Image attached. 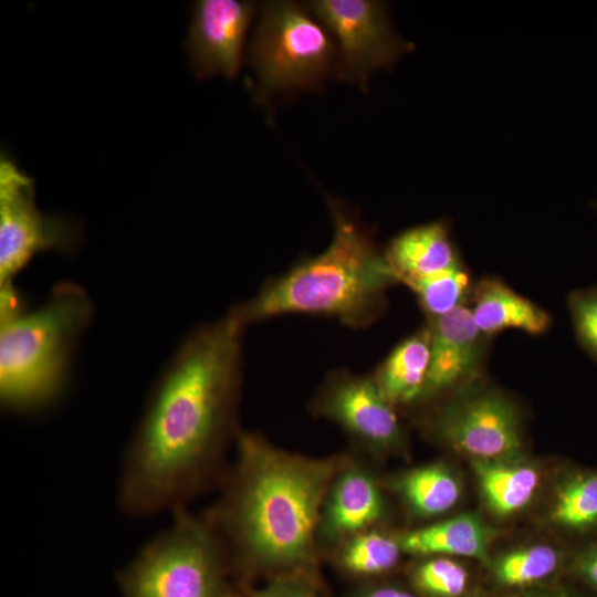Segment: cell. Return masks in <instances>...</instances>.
<instances>
[{
	"label": "cell",
	"mask_w": 597,
	"mask_h": 597,
	"mask_svg": "<svg viewBox=\"0 0 597 597\" xmlns=\"http://www.w3.org/2000/svg\"><path fill=\"white\" fill-rule=\"evenodd\" d=\"M244 325L230 312L188 335L151 387L126 447L117 503L132 517L185 509L235 432Z\"/></svg>",
	"instance_id": "cell-1"
},
{
	"label": "cell",
	"mask_w": 597,
	"mask_h": 597,
	"mask_svg": "<svg viewBox=\"0 0 597 597\" xmlns=\"http://www.w3.org/2000/svg\"><path fill=\"white\" fill-rule=\"evenodd\" d=\"M341 462L239 432L234 467L208 514L229 559L249 570L304 573L313 566L323 502Z\"/></svg>",
	"instance_id": "cell-2"
},
{
	"label": "cell",
	"mask_w": 597,
	"mask_h": 597,
	"mask_svg": "<svg viewBox=\"0 0 597 597\" xmlns=\"http://www.w3.org/2000/svg\"><path fill=\"white\" fill-rule=\"evenodd\" d=\"M328 206L334 223L329 245L233 306L229 312L244 326L279 315L312 314L363 328L384 314L386 293L398 283L385 252L342 203L329 199Z\"/></svg>",
	"instance_id": "cell-3"
},
{
	"label": "cell",
	"mask_w": 597,
	"mask_h": 597,
	"mask_svg": "<svg viewBox=\"0 0 597 597\" xmlns=\"http://www.w3.org/2000/svg\"><path fill=\"white\" fill-rule=\"evenodd\" d=\"M93 317L92 298L70 281L54 285L32 311L0 313V402L6 410L32 413L57 401Z\"/></svg>",
	"instance_id": "cell-4"
},
{
	"label": "cell",
	"mask_w": 597,
	"mask_h": 597,
	"mask_svg": "<svg viewBox=\"0 0 597 597\" xmlns=\"http://www.w3.org/2000/svg\"><path fill=\"white\" fill-rule=\"evenodd\" d=\"M119 570L124 597H238L228 580L230 562L208 515L175 511Z\"/></svg>",
	"instance_id": "cell-5"
},
{
	"label": "cell",
	"mask_w": 597,
	"mask_h": 597,
	"mask_svg": "<svg viewBox=\"0 0 597 597\" xmlns=\"http://www.w3.org/2000/svg\"><path fill=\"white\" fill-rule=\"evenodd\" d=\"M248 61L255 94L315 91L338 71V48L331 32L304 7L292 1L262 6Z\"/></svg>",
	"instance_id": "cell-6"
},
{
	"label": "cell",
	"mask_w": 597,
	"mask_h": 597,
	"mask_svg": "<svg viewBox=\"0 0 597 597\" xmlns=\"http://www.w3.org/2000/svg\"><path fill=\"white\" fill-rule=\"evenodd\" d=\"M81 237V226L73 218L40 210L34 179L1 151L0 291L14 287V277L35 254L45 251L72 253Z\"/></svg>",
	"instance_id": "cell-7"
},
{
	"label": "cell",
	"mask_w": 597,
	"mask_h": 597,
	"mask_svg": "<svg viewBox=\"0 0 597 597\" xmlns=\"http://www.w3.org/2000/svg\"><path fill=\"white\" fill-rule=\"evenodd\" d=\"M304 7L331 32L337 44V75L364 91L374 72L395 66L415 48L394 31L381 1L315 0Z\"/></svg>",
	"instance_id": "cell-8"
},
{
	"label": "cell",
	"mask_w": 597,
	"mask_h": 597,
	"mask_svg": "<svg viewBox=\"0 0 597 597\" xmlns=\"http://www.w3.org/2000/svg\"><path fill=\"white\" fill-rule=\"evenodd\" d=\"M433 423L441 440L472 460H513L522 449L520 412L494 389L463 391L439 411Z\"/></svg>",
	"instance_id": "cell-9"
},
{
	"label": "cell",
	"mask_w": 597,
	"mask_h": 597,
	"mask_svg": "<svg viewBox=\"0 0 597 597\" xmlns=\"http://www.w3.org/2000/svg\"><path fill=\"white\" fill-rule=\"evenodd\" d=\"M313 406L317 415L337 423L354 441L375 454L399 451L404 447L396 407L373 376L335 371L326 378Z\"/></svg>",
	"instance_id": "cell-10"
},
{
	"label": "cell",
	"mask_w": 597,
	"mask_h": 597,
	"mask_svg": "<svg viewBox=\"0 0 597 597\" xmlns=\"http://www.w3.org/2000/svg\"><path fill=\"white\" fill-rule=\"evenodd\" d=\"M256 6L250 1L200 0L193 8L187 38L191 67L198 78L237 77L243 45Z\"/></svg>",
	"instance_id": "cell-11"
},
{
	"label": "cell",
	"mask_w": 597,
	"mask_h": 597,
	"mask_svg": "<svg viewBox=\"0 0 597 597\" xmlns=\"http://www.w3.org/2000/svg\"><path fill=\"white\" fill-rule=\"evenodd\" d=\"M430 363L418 402L473 381L486 358L489 337L475 326L468 305L432 321Z\"/></svg>",
	"instance_id": "cell-12"
},
{
	"label": "cell",
	"mask_w": 597,
	"mask_h": 597,
	"mask_svg": "<svg viewBox=\"0 0 597 597\" xmlns=\"http://www.w3.org/2000/svg\"><path fill=\"white\" fill-rule=\"evenodd\" d=\"M385 513V501L374 476L359 463L342 460L325 495L317 540L339 544L371 528Z\"/></svg>",
	"instance_id": "cell-13"
},
{
	"label": "cell",
	"mask_w": 597,
	"mask_h": 597,
	"mask_svg": "<svg viewBox=\"0 0 597 597\" xmlns=\"http://www.w3.org/2000/svg\"><path fill=\"white\" fill-rule=\"evenodd\" d=\"M468 306L475 326L489 338L506 329L538 336L552 326L547 311L498 276H483L476 281Z\"/></svg>",
	"instance_id": "cell-14"
},
{
	"label": "cell",
	"mask_w": 597,
	"mask_h": 597,
	"mask_svg": "<svg viewBox=\"0 0 597 597\" xmlns=\"http://www.w3.org/2000/svg\"><path fill=\"white\" fill-rule=\"evenodd\" d=\"M384 252L396 280L405 285L462 261L444 219L404 230Z\"/></svg>",
	"instance_id": "cell-15"
},
{
	"label": "cell",
	"mask_w": 597,
	"mask_h": 597,
	"mask_svg": "<svg viewBox=\"0 0 597 597\" xmlns=\"http://www.w3.org/2000/svg\"><path fill=\"white\" fill-rule=\"evenodd\" d=\"M430 342L427 322L398 343L374 373L376 384L395 407L418 402L429 369Z\"/></svg>",
	"instance_id": "cell-16"
},
{
	"label": "cell",
	"mask_w": 597,
	"mask_h": 597,
	"mask_svg": "<svg viewBox=\"0 0 597 597\" xmlns=\"http://www.w3.org/2000/svg\"><path fill=\"white\" fill-rule=\"evenodd\" d=\"M402 553L484 558L489 531L474 514H461L398 536Z\"/></svg>",
	"instance_id": "cell-17"
},
{
	"label": "cell",
	"mask_w": 597,
	"mask_h": 597,
	"mask_svg": "<svg viewBox=\"0 0 597 597\" xmlns=\"http://www.w3.org/2000/svg\"><path fill=\"white\" fill-rule=\"evenodd\" d=\"M472 469L488 507L499 516L524 509L535 495L540 473L528 464L514 460H472Z\"/></svg>",
	"instance_id": "cell-18"
},
{
	"label": "cell",
	"mask_w": 597,
	"mask_h": 597,
	"mask_svg": "<svg viewBox=\"0 0 597 597\" xmlns=\"http://www.w3.org/2000/svg\"><path fill=\"white\" fill-rule=\"evenodd\" d=\"M392 486L410 512L433 517L451 510L461 495L455 475L444 465L433 463L410 469L397 475Z\"/></svg>",
	"instance_id": "cell-19"
},
{
	"label": "cell",
	"mask_w": 597,
	"mask_h": 597,
	"mask_svg": "<svg viewBox=\"0 0 597 597\" xmlns=\"http://www.w3.org/2000/svg\"><path fill=\"white\" fill-rule=\"evenodd\" d=\"M401 553L398 537L369 528L342 541L338 544L336 562L349 574L370 576L395 567Z\"/></svg>",
	"instance_id": "cell-20"
},
{
	"label": "cell",
	"mask_w": 597,
	"mask_h": 597,
	"mask_svg": "<svg viewBox=\"0 0 597 597\" xmlns=\"http://www.w3.org/2000/svg\"><path fill=\"white\" fill-rule=\"evenodd\" d=\"M417 296L427 321L469 304L474 283L463 262L406 284Z\"/></svg>",
	"instance_id": "cell-21"
},
{
	"label": "cell",
	"mask_w": 597,
	"mask_h": 597,
	"mask_svg": "<svg viewBox=\"0 0 597 597\" xmlns=\"http://www.w3.org/2000/svg\"><path fill=\"white\" fill-rule=\"evenodd\" d=\"M559 562V553L553 546L531 545L501 556L494 565V577L502 586H526L551 576Z\"/></svg>",
	"instance_id": "cell-22"
},
{
	"label": "cell",
	"mask_w": 597,
	"mask_h": 597,
	"mask_svg": "<svg viewBox=\"0 0 597 597\" xmlns=\"http://www.w3.org/2000/svg\"><path fill=\"white\" fill-rule=\"evenodd\" d=\"M565 527L584 530L597 523V473L569 478L559 489L552 513Z\"/></svg>",
	"instance_id": "cell-23"
},
{
	"label": "cell",
	"mask_w": 597,
	"mask_h": 597,
	"mask_svg": "<svg viewBox=\"0 0 597 597\" xmlns=\"http://www.w3.org/2000/svg\"><path fill=\"white\" fill-rule=\"evenodd\" d=\"M415 587L430 597H460L467 589L469 573L446 556H431L413 567Z\"/></svg>",
	"instance_id": "cell-24"
},
{
	"label": "cell",
	"mask_w": 597,
	"mask_h": 597,
	"mask_svg": "<svg viewBox=\"0 0 597 597\" xmlns=\"http://www.w3.org/2000/svg\"><path fill=\"white\" fill-rule=\"evenodd\" d=\"M567 306L577 343L597 362V286L572 291Z\"/></svg>",
	"instance_id": "cell-25"
},
{
	"label": "cell",
	"mask_w": 597,
	"mask_h": 597,
	"mask_svg": "<svg viewBox=\"0 0 597 597\" xmlns=\"http://www.w3.org/2000/svg\"><path fill=\"white\" fill-rule=\"evenodd\" d=\"M250 597H320L315 585L304 573H282Z\"/></svg>",
	"instance_id": "cell-26"
},
{
	"label": "cell",
	"mask_w": 597,
	"mask_h": 597,
	"mask_svg": "<svg viewBox=\"0 0 597 597\" xmlns=\"http://www.w3.org/2000/svg\"><path fill=\"white\" fill-rule=\"evenodd\" d=\"M353 597H419L418 595L391 585L370 586L357 590Z\"/></svg>",
	"instance_id": "cell-27"
},
{
	"label": "cell",
	"mask_w": 597,
	"mask_h": 597,
	"mask_svg": "<svg viewBox=\"0 0 597 597\" xmlns=\"http://www.w3.org/2000/svg\"><path fill=\"white\" fill-rule=\"evenodd\" d=\"M579 569L586 580L597 589V547L583 556Z\"/></svg>",
	"instance_id": "cell-28"
},
{
	"label": "cell",
	"mask_w": 597,
	"mask_h": 597,
	"mask_svg": "<svg viewBox=\"0 0 597 597\" xmlns=\"http://www.w3.org/2000/svg\"><path fill=\"white\" fill-rule=\"evenodd\" d=\"M527 597H572V596L564 591H549V593L531 595Z\"/></svg>",
	"instance_id": "cell-29"
},
{
	"label": "cell",
	"mask_w": 597,
	"mask_h": 597,
	"mask_svg": "<svg viewBox=\"0 0 597 597\" xmlns=\"http://www.w3.org/2000/svg\"><path fill=\"white\" fill-rule=\"evenodd\" d=\"M593 207H594L595 209H597V201H596V202H593Z\"/></svg>",
	"instance_id": "cell-30"
}]
</instances>
